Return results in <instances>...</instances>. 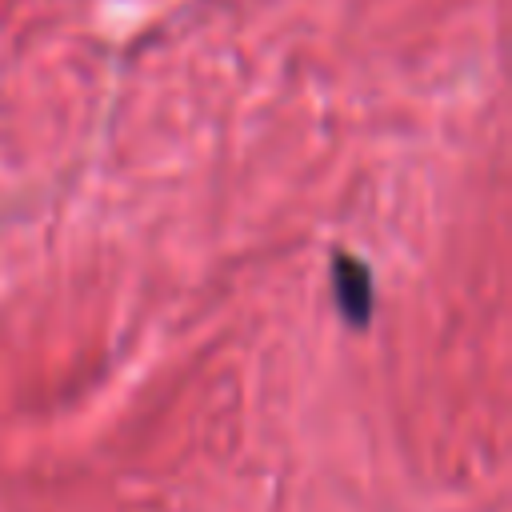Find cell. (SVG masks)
<instances>
[{"label": "cell", "mask_w": 512, "mask_h": 512, "mask_svg": "<svg viewBox=\"0 0 512 512\" xmlns=\"http://www.w3.org/2000/svg\"><path fill=\"white\" fill-rule=\"evenodd\" d=\"M336 300L352 324H364L372 312V276L352 256H336Z\"/></svg>", "instance_id": "1"}]
</instances>
